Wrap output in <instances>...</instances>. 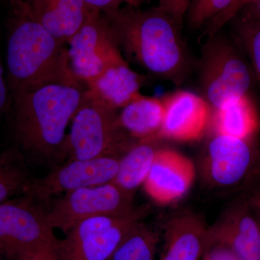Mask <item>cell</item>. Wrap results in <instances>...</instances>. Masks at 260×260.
Here are the masks:
<instances>
[{
	"mask_svg": "<svg viewBox=\"0 0 260 260\" xmlns=\"http://www.w3.org/2000/svg\"><path fill=\"white\" fill-rule=\"evenodd\" d=\"M236 37L245 50L252 73L260 84V20L234 17Z\"/></svg>",
	"mask_w": 260,
	"mask_h": 260,
	"instance_id": "603a6c76",
	"label": "cell"
},
{
	"mask_svg": "<svg viewBox=\"0 0 260 260\" xmlns=\"http://www.w3.org/2000/svg\"><path fill=\"white\" fill-rule=\"evenodd\" d=\"M237 15L242 18L260 20V0H255L244 5Z\"/></svg>",
	"mask_w": 260,
	"mask_h": 260,
	"instance_id": "1f68e13d",
	"label": "cell"
},
{
	"mask_svg": "<svg viewBox=\"0 0 260 260\" xmlns=\"http://www.w3.org/2000/svg\"><path fill=\"white\" fill-rule=\"evenodd\" d=\"M121 109L119 124L133 139L158 140L164 118L162 98L140 94Z\"/></svg>",
	"mask_w": 260,
	"mask_h": 260,
	"instance_id": "ac0fdd59",
	"label": "cell"
},
{
	"mask_svg": "<svg viewBox=\"0 0 260 260\" xmlns=\"http://www.w3.org/2000/svg\"><path fill=\"white\" fill-rule=\"evenodd\" d=\"M46 212L24 195L0 204V257L15 260L24 253L57 242Z\"/></svg>",
	"mask_w": 260,
	"mask_h": 260,
	"instance_id": "9c48e42d",
	"label": "cell"
},
{
	"mask_svg": "<svg viewBox=\"0 0 260 260\" xmlns=\"http://www.w3.org/2000/svg\"><path fill=\"white\" fill-rule=\"evenodd\" d=\"M57 242L58 241L55 243L39 246L24 253L15 260H59L56 250Z\"/></svg>",
	"mask_w": 260,
	"mask_h": 260,
	"instance_id": "4316f807",
	"label": "cell"
},
{
	"mask_svg": "<svg viewBox=\"0 0 260 260\" xmlns=\"http://www.w3.org/2000/svg\"><path fill=\"white\" fill-rule=\"evenodd\" d=\"M12 104L11 94H10L6 73L0 55V115L3 114Z\"/></svg>",
	"mask_w": 260,
	"mask_h": 260,
	"instance_id": "f546056e",
	"label": "cell"
},
{
	"mask_svg": "<svg viewBox=\"0 0 260 260\" xmlns=\"http://www.w3.org/2000/svg\"><path fill=\"white\" fill-rule=\"evenodd\" d=\"M250 206L253 213L255 215L260 225V175L254 178L250 183V186L248 188L243 195Z\"/></svg>",
	"mask_w": 260,
	"mask_h": 260,
	"instance_id": "83f0119b",
	"label": "cell"
},
{
	"mask_svg": "<svg viewBox=\"0 0 260 260\" xmlns=\"http://www.w3.org/2000/svg\"><path fill=\"white\" fill-rule=\"evenodd\" d=\"M121 53L150 74L180 85L189 76L191 60L181 27L157 7L126 6L104 13Z\"/></svg>",
	"mask_w": 260,
	"mask_h": 260,
	"instance_id": "6da1fadb",
	"label": "cell"
},
{
	"mask_svg": "<svg viewBox=\"0 0 260 260\" xmlns=\"http://www.w3.org/2000/svg\"><path fill=\"white\" fill-rule=\"evenodd\" d=\"M200 75L203 98L213 110L249 94V67L232 41L218 32L203 45Z\"/></svg>",
	"mask_w": 260,
	"mask_h": 260,
	"instance_id": "8992f818",
	"label": "cell"
},
{
	"mask_svg": "<svg viewBox=\"0 0 260 260\" xmlns=\"http://www.w3.org/2000/svg\"><path fill=\"white\" fill-rule=\"evenodd\" d=\"M29 181L27 169L16 151L0 153V204L23 192Z\"/></svg>",
	"mask_w": 260,
	"mask_h": 260,
	"instance_id": "7402d4cb",
	"label": "cell"
},
{
	"mask_svg": "<svg viewBox=\"0 0 260 260\" xmlns=\"http://www.w3.org/2000/svg\"><path fill=\"white\" fill-rule=\"evenodd\" d=\"M15 3L23 5L53 37L67 45L95 11L83 0H24Z\"/></svg>",
	"mask_w": 260,
	"mask_h": 260,
	"instance_id": "9a60e30c",
	"label": "cell"
},
{
	"mask_svg": "<svg viewBox=\"0 0 260 260\" xmlns=\"http://www.w3.org/2000/svg\"><path fill=\"white\" fill-rule=\"evenodd\" d=\"M208 227L198 215L179 213L168 221L158 260H201L208 244Z\"/></svg>",
	"mask_w": 260,
	"mask_h": 260,
	"instance_id": "2e32d148",
	"label": "cell"
},
{
	"mask_svg": "<svg viewBox=\"0 0 260 260\" xmlns=\"http://www.w3.org/2000/svg\"><path fill=\"white\" fill-rule=\"evenodd\" d=\"M157 140L137 142L121 156L117 174L113 182L126 192L134 194L143 184L153 165L158 149Z\"/></svg>",
	"mask_w": 260,
	"mask_h": 260,
	"instance_id": "ffe728a7",
	"label": "cell"
},
{
	"mask_svg": "<svg viewBox=\"0 0 260 260\" xmlns=\"http://www.w3.org/2000/svg\"><path fill=\"white\" fill-rule=\"evenodd\" d=\"M194 177L190 159L176 150L158 149L143 185L154 201L168 205L187 192Z\"/></svg>",
	"mask_w": 260,
	"mask_h": 260,
	"instance_id": "5bb4252c",
	"label": "cell"
},
{
	"mask_svg": "<svg viewBox=\"0 0 260 260\" xmlns=\"http://www.w3.org/2000/svg\"><path fill=\"white\" fill-rule=\"evenodd\" d=\"M214 133L240 139H256L260 130V117L249 94L233 99L214 110Z\"/></svg>",
	"mask_w": 260,
	"mask_h": 260,
	"instance_id": "d6986e66",
	"label": "cell"
},
{
	"mask_svg": "<svg viewBox=\"0 0 260 260\" xmlns=\"http://www.w3.org/2000/svg\"><path fill=\"white\" fill-rule=\"evenodd\" d=\"M253 1L255 0H234L230 6L224 10L223 13L210 20L209 28L207 30L208 37H213L219 32L223 25L232 20L244 5Z\"/></svg>",
	"mask_w": 260,
	"mask_h": 260,
	"instance_id": "d4e9b609",
	"label": "cell"
},
{
	"mask_svg": "<svg viewBox=\"0 0 260 260\" xmlns=\"http://www.w3.org/2000/svg\"><path fill=\"white\" fill-rule=\"evenodd\" d=\"M24 1V0H8V2H9V4H13V3H17V2H22Z\"/></svg>",
	"mask_w": 260,
	"mask_h": 260,
	"instance_id": "836d02e7",
	"label": "cell"
},
{
	"mask_svg": "<svg viewBox=\"0 0 260 260\" xmlns=\"http://www.w3.org/2000/svg\"><path fill=\"white\" fill-rule=\"evenodd\" d=\"M207 153L210 177L219 186H237L259 175L256 139L214 133Z\"/></svg>",
	"mask_w": 260,
	"mask_h": 260,
	"instance_id": "8fae6325",
	"label": "cell"
},
{
	"mask_svg": "<svg viewBox=\"0 0 260 260\" xmlns=\"http://www.w3.org/2000/svg\"><path fill=\"white\" fill-rule=\"evenodd\" d=\"M234 0H191L186 18L189 26L198 29L209 23L230 6Z\"/></svg>",
	"mask_w": 260,
	"mask_h": 260,
	"instance_id": "cb8c5ba5",
	"label": "cell"
},
{
	"mask_svg": "<svg viewBox=\"0 0 260 260\" xmlns=\"http://www.w3.org/2000/svg\"><path fill=\"white\" fill-rule=\"evenodd\" d=\"M87 94L85 85L54 83L12 97L20 146L42 158L65 156L67 128Z\"/></svg>",
	"mask_w": 260,
	"mask_h": 260,
	"instance_id": "3957f363",
	"label": "cell"
},
{
	"mask_svg": "<svg viewBox=\"0 0 260 260\" xmlns=\"http://www.w3.org/2000/svg\"><path fill=\"white\" fill-rule=\"evenodd\" d=\"M117 110L103 105L87 94L72 119L65 156L68 160H88L107 155H123L136 140L126 134Z\"/></svg>",
	"mask_w": 260,
	"mask_h": 260,
	"instance_id": "277c9868",
	"label": "cell"
},
{
	"mask_svg": "<svg viewBox=\"0 0 260 260\" xmlns=\"http://www.w3.org/2000/svg\"><path fill=\"white\" fill-rule=\"evenodd\" d=\"M161 98L164 118L158 140L189 142L203 137L209 123L211 109L204 98L184 90Z\"/></svg>",
	"mask_w": 260,
	"mask_h": 260,
	"instance_id": "4fadbf2b",
	"label": "cell"
},
{
	"mask_svg": "<svg viewBox=\"0 0 260 260\" xmlns=\"http://www.w3.org/2000/svg\"><path fill=\"white\" fill-rule=\"evenodd\" d=\"M68 46L73 75L85 86L109 68L127 62L109 20L100 12L92 13Z\"/></svg>",
	"mask_w": 260,
	"mask_h": 260,
	"instance_id": "52a82bcc",
	"label": "cell"
},
{
	"mask_svg": "<svg viewBox=\"0 0 260 260\" xmlns=\"http://www.w3.org/2000/svg\"><path fill=\"white\" fill-rule=\"evenodd\" d=\"M208 245H220L242 260H260V225L244 196L208 228Z\"/></svg>",
	"mask_w": 260,
	"mask_h": 260,
	"instance_id": "7c38bea8",
	"label": "cell"
},
{
	"mask_svg": "<svg viewBox=\"0 0 260 260\" xmlns=\"http://www.w3.org/2000/svg\"><path fill=\"white\" fill-rule=\"evenodd\" d=\"M147 78L129 63L109 68L86 85L89 95L103 105L118 110L139 96Z\"/></svg>",
	"mask_w": 260,
	"mask_h": 260,
	"instance_id": "e0dca14e",
	"label": "cell"
},
{
	"mask_svg": "<svg viewBox=\"0 0 260 260\" xmlns=\"http://www.w3.org/2000/svg\"><path fill=\"white\" fill-rule=\"evenodd\" d=\"M143 205L119 216L102 215L82 220L71 228L56 246L59 260H109L135 225L150 213Z\"/></svg>",
	"mask_w": 260,
	"mask_h": 260,
	"instance_id": "5b68a950",
	"label": "cell"
},
{
	"mask_svg": "<svg viewBox=\"0 0 260 260\" xmlns=\"http://www.w3.org/2000/svg\"><path fill=\"white\" fill-rule=\"evenodd\" d=\"M122 155H107L88 160H68L45 177L30 179L23 194L37 203L80 188L114 181Z\"/></svg>",
	"mask_w": 260,
	"mask_h": 260,
	"instance_id": "30bf717a",
	"label": "cell"
},
{
	"mask_svg": "<svg viewBox=\"0 0 260 260\" xmlns=\"http://www.w3.org/2000/svg\"><path fill=\"white\" fill-rule=\"evenodd\" d=\"M159 233L142 221L124 238L109 260H155Z\"/></svg>",
	"mask_w": 260,
	"mask_h": 260,
	"instance_id": "44dd1931",
	"label": "cell"
},
{
	"mask_svg": "<svg viewBox=\"0 0 260 260\" xmlns=\"http://www.w3.org/2000/svg\"><path fill=\"white\" fill-rule=\"evenodd\" d=\"M191 0H158L157 8L171 17L182 28Z\"/></svg>",
	"mask_w": 260,
	"mask_h": 260,
	"instance_id": "484cf974",
	"label": "cell"
},
{
	"mask_svg": "<svg viewBox=\"0 0 260 260\" xmlns=\"http://www.w3.org/2000/svg\"><path fill=\"white\" fill-rule=\"evenodd\" d=\"M0 260H3V259H2V258H1V257H0Z\"/></svg>",
	"mask_w": 260,
	"mask_h": 260,
	"instance_id": "e575fe53",
	"label": "cell"
},
{
	"mask_svg": "<svg viewBox=\"0 0 260 260\" xmlns=\"http://www.w3.org/2000/svg\"><path fill=\"white\" fill-rule=\"evenodd\" d=\"M201 260H242L233 251L220 245L207 246Z\"/></svg>",
	"mask_w": 260,
	"mask_h": 260,
	"instance_id": "f1b7e54d",
	"label": "cell"
},
{
	"mask_svg": "<svg viewBox=\"0 0 260 260\" xmlns=\"http://www.w3.org/2000/svg\"><path fill=\"white\" fill-rule=\"evenodd\" d=\"M124 3H125L128 6L134 7V8H139L142 3H144L145 0H123Z\"/></svg>",
	"mask_w": 260,
	"mask_h": 260,
	"instance_id": "d6a6232c",
	"label": "cell"
},
{
	"mask_svg": "<svg viewBox=\"0 0 260 260\" xmlns=\"http://www.w3.org/2000/svg\"><path fill=\"white\" fill-rule=\"evenodd\" d=\"M134 194L123 190L115 183L87 186L65 193L46 212L53 229L66 234L75 224L102 215H126L135 209Z\"/></svg>",
	"mask_w": 260,
	"mask_h": 260,
	"instance_id": "ba28073f",
	"label": "cell"
},
{
	"mask_svg": "<svg viewBox=\"0 0 260 260\" xmlns=\"http://www.w3.org/2000/svg\"><path fill=\"white\" fill-rule=\"evenodd\" d=\"M10 7L6 77L11 98L50 83L85 85L73 75L67 44L53 37L20 3Z\"/></svg>",
	"mask_w": 260,
	"mask_h": 260,
	"instance_id": "7a4b0ae2",
	"label": "cell"
},
{
	"mask_svg": "<svg viewBox=\"0 0 260 260\" xmlns=\"http://www.w3.org/2000/svg\"><path fill=\"white\" fill-rule=\"evenodd\" d=\"M90 9L105 13L121 8L123 0H83Z\"/></svg>",
	"mask_w": 260,
	"mask_h": 260,
	"instance_id": "4dcf8cb0",
	"label": "cell"
}]
</instances>
